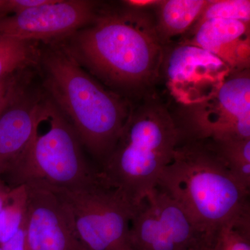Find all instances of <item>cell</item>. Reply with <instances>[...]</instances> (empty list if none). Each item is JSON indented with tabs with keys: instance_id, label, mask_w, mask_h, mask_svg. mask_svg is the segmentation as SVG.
<instances>
[{
	"instance_id": "13",
	"label": "cell",
	"mask_w": 250,
	"mask_h": 250,
	"mask_svg": "<svg viewBox=\"0 0 250 250\" xmlns=\"http://www.w3.org/2000/svg\"><path fill=\"white\" fill-rule=\"evenodd\" d=\"M41 100L27 98L17 88L0 116V177L27 151L35 129Z\"/></svg>"
},
{
	"instance_id": "11",
	"label": "cell",
	"mask_w": 250,
	"mask_h": 250,
	"mask_svg": "<svg viewBox=\"0 0 250 250\" xmlns=\"http://www.w3.org/2000/svg\"><path fill=\"white\" fill-rule=\"evenodd\" d=\"M24 185L27 195L25 228L30 250H87L58 195L44 184Z\"/></svg>"
},
{
	"instance_id": "23",
	"label": "cell",
	"mask_w": 250,
	"mask_h": 250,
	"mask_svg": "<svg viewBox=\"0 0 250 250\" xmlns=\"http://www.w3.org/2000/svg\"><path fill=\"white\" fill-rule=\"evenodd\" d=\"M16 83V81L12 75L0 79V103L4 100Z\"/></svg>"
},
{
	"instance_id": "17",
	"label": "cell",
	"mask_w": 250,
	"mask_h": 250,
	"mask_svg": "<svg viewBox=\"0 0 250 250\" xmlns=\"http://www.w3.org/2000/svg\"><path fill=\"white\" fill-rule=\"evenodd\" d=\"M26 186L12 188L0 212V244L10 239L22 225L27 208Z\"/></svg>"
},
{
	"instance_id": "19",
	"label": "cell",
	"mask_w": 250,
	"mask_h": 250,
	"mask_svg": "<svg viewBox=\"0 0 250 250\" xmlns=\"http://www.w3.org/2000/svg\"><path fill=\"white\" fill-rule=\"evenodd\" d=\"M233 20L250 22V0H208L196 23L208 20Z\"/></svg>"
},
{
	"instance_id": "24",
	"label": "cell",
	"mask_w": 250,
	"mask_h": 250,
	"mask_svg": "<svg viewBox=\"0 0 250 250\" xmlns=\"http://www.w3.org/2000/svg\"><path fill=\"white\" fill-rule=\"evenodd\" d=\"M11 190V188L5 183L4 180L0 177V212L1 211L5 204L7 202Z\"/></svg>"
},
{
	"instance_id": "3",
	"label": "cell",
	"mask_w": 250,
	"mask_h": 250,
	"mask_svg": "<svg viewBox=\"0 0 250 250\" xmlns=\"http://www.w3.org/2000/svg\"><path fill=\"white\" fill-rule=\"evenodd\" d=\"M180 143L173 115L149 94L131 107L114 147L98 169L99 179L136 207L157 187Z\"/></svg>"
},
{
	"instance_id": "20",
	"label": "cell",
	"mask_w": 250,
	"mask_h": 250,
	"mask_svg": "<svg viewBox=\"0 0 250 250\" xmlns=\"http://www.w3.org/2000/svg\"><path fill=\"white\" fill-rule=\"evenodd\" d=\"M3 250H31L28 244L25 228V217L17 232L7 241L0 244Z\"/></svg>"
},
{
	"instance_id": "28",
	"label": "cell",
	"mask_w": 250,
	"mask_h": 250,
	"mask_svg": "<svg viewBox=\"0 0 250 250\" xmlns=\"http://www.w3.org/2000/svg\"><path fill=\"white\" fill-rule=\"evenodd\" d=\"M0 250H3L2 249H1V246H0Z\"/></svg>"
},
{
	"instance_id": "7",
	"label": "cell",
	"mask_w": 250,
	"mask_h": 250,
	"mask_svg": "<svg viewBox=\"0 0 250 250\" xmlns=\"http://www.w3.org/2000/svg\"><path fill=\"white\" fill-rule=\"evenodd\" d=\"M174 117L184 141L250 139V70L230 73L211 98Z\"/></svg>"
},
{
	"instance_id": "21",
	"label": "cell",
	"mask_w": 250,
	"mask_h": 250,
	"mask_svg": "<svg viewBox=\"0 0 250 250\" xmlns=\"http://www.w3.org/2000/svg\"><path fill=\"white\" fill-rule=\"evenodd\" d=\"M53 0H7L8 13L19 14L52 2Z\"/></svg>"
},
{
	"instance_id": "5",
	"label": "cell",
	"mask_w": 250,
	"mask_h": 250,
	"mask_svg": "<svg viewBox=\"0 0 250 250\" xmlns=\"http://www.w3.org/2000/svg\"><path fill=\"white\" fill-rule=\"evenodd\" d=\"M70 122L52 101L41 100L30 144L1 179L11 188L29 183L77 188L98 180Z\"/></svg>"
},
{
	"instance_id": "6",
	"label": "cell",
	"mask_w": 250,
	"mask_h": 250,
	"mask_svg": "<svg viewBox=\"0 0 250 250\" xmlns=\"http://www.w3.org/2000/svg\"><path fill=\"white\" fill-rule=\"evenodd\" d=\"M45 185L63 202L85 249L129 250L128 236L136 207L121 192L100 179L77 188Z\"/></svg>"
},
{
	"instance_id": "25",
	"label": "cell",
	"mask_w": 250,
	"mask_h": 250,
	"mask_svg": "<svg viewBox=\"0 0 250 250\" xmlns=\"http://www.w3.org/2000/svg\"><path fill=\"white\" fill-rule=\"evenodd\" d=\"M18 86L16 84L13 86V88L10 90L9 93L6 95V98L4 99L2 102L0 103V116L2 114L3 112H4L5 108H6V106L9 104L10 101H11V99H12L13 97H14L15 93H16V90H17Z\"/></svg>"
},
{
	"instance_id": "18",
	"label": "cell",
	"mask_w": 250,
	"mask_h": 250,
	"mask_svg": "<svg viewBox=\"0 0 250 250\" xmlns=\"http://www.w3.org/2000/svg\"><path fill=\"white\" fill-rule=\"evenodd\" d=\"M210 247L212 250H250V219L220 228Z\"/></svg>"
},
{
	"instance_id": "10",
	"label": "cell",
	"mask_w": 250,
	"mask_h": 250,
	"mask_svg": "<svg viewBox=\"0 0 250 250\" xmlns=\"http://www.w3.org/2000/svg\"><path fill=\"white\" fill-rule=\"evenodd\" d=\"M97 14L93 1L53 0L39 7L0 18V38L47 40L90 25Z\"/></svg>"
},
{
	"instance_id": "16",
	"label": "cell",
	"mask_w": 250,
	"mask_h": 250,
	"mask_svg": "<svg viewBox=\"0 0 250 250\" xmlns=\"http://www.w3.org/2000/svg\"><path fill=\"white\" fill-rule=\"evenodd\" d=\"M36 58V48L31 41L0 38V79L12 75Z\"/></svg>"
},
{
	"instance_id": "8",
	"label": "cell",
	"mask_w": 250,
	"mask_h": 250,
	"mask_svg": "<svg viewBox=\"0 0 250 250\" xmlns=\"http://www.w3.org/2000/svg\"><path fill=\"white\" fill-rule=\"evenodd\" d=\"M207 244L209 242L183 207L160 188L135 208L129 250H198Z\"/></svg>"
},
{
	"instance_id": "12",
	"label": "cell",
	"mask_w": 250,
	"mask_h": 250,
	"mask_svg": "<svg viewBox=\"0 0 250 250\" xmlns=\"http://www.w3.org/2000/svg\"><path fill=\"white\" fill-rule=\"evenodd\" d=\"M179 42L210 52L232 72L250 70V22L220 19L202 21L194 24Z\"/></svg>"
},
{
	"instance_id": "22",
	"label": "cell",
	"mask_w": 250,
	"mask_h": 250,
	"mask_svg": "<svg viewBox=\"0 0 250 250\" xmlns=\"http://www.w3.org/2000/svg\"><path fill=\"white\" fill-rule=\"evenodd\" d=\"M161 0H126L123 4L139 9H152L160 3Z\"/></svg>"
},
{
	"instance_id": "15",
	"label": "cell",
	"mask_w": 250,
	"mask_h": 250,
	"mask_svg": "<svg viewBox=\"0 0 250 250\" xmlns=\"http://www.w3.org/2000/svg\"><path fill=\"white\" fill-rule=\"evenodd\" d=\"M210 141L233 175L250 190V139Z\"/></svg>"
},
{
	"instance_id": "27",
	"label": "cell",
	"mask_w": 250,
	"mask_h": 250,
	"mask_svg": "<svg viewBox=\"0 0 250 250\" xmlns=\"http://www.w3.org/2000/svg\"><path fill=\"white\" fill-rule=\"evenodd\" d=\"M198 250H212V249L210 245L207 244L205 245V246H202V248Z\"/></svg>"
},
{
	"instance_id": "2",
	"label": "cell",
	"mask_w": 250,
	"mask_h": 250,
	"mask_svg": "<svg viewBox=\"0 0 250 250\" xmlns=\"http://www.w3.org/2000/svg\"><path fill=\"white\" fill-rule=\"evenodd\" d=\"M157 187L183 207L210 245L225 225L250 219V190L233 175L210 140L180 143Z\"/></svg>"
},
{
	"instance_id": "1",
	"label": "cell",
	"mask_w": 250,
	"mask_h": 250,
	"mask_svg": "<svg viewBox=\"0 0 250 250\" xmlns=\"http://www.w3.org/2000/svg\"><path fill=\"white\" fill-rule=\"evenodd\" d=\"M123 4L99 11L77 33L75 47L82 62L107 84L142 99L152 93L160 78L164 47L150 9Z\"/></svg>"
},
{
	"instance_id": "14",
	"label": "cell",
	"mask_w": 250,
	"mask_h": 250,
	"mask_svg": "<svg viewBox=\"0 0 250 250\" xmlns=\"http://www.w3.org/2000/svg\"><path fill=\"white\" fill-rule=\"evenodd\" d=\"M208 0H161L155 10L156 34L164 47L187 34L200 18Z\"/></svg>"
},
{
	"instance_id": "4",
	"label": "cell",
	"mask_w": 250,
	"mask_h": 250,
	"mask_svg": "<svg viewBox=\"0 0 250 250\" xmlns=\"http://www.w3.org/2000/svg\"><path fill=\"white\" fill-rule=\"evenodd\" d=\"M42 64L52 102L100 167L119 138L131 104L88 75L65 49H49Z\"/></svg>"
},
{
	"instance_id": "9",
	"label": "cell",
	"mask_w": 250,
	"mask_h": 250,
	"mask_svg": "<svg viewBox=\"0 0 250 250\" xmlns=\"http://www.w3.org/2000/svg\"><path fill=\"white\" fill-rule=\"evenodd\" d=\"M231 72L223 61L200 47L180 42L164 47L161 76L181 106L211 98Z\"/></svg>"
},
{
	"instance_id": "26",
	"label": "cell",
	"mask_w": 250,
	"mask_h": 250,
	"mask_svg": "<svg viewBox=\"0 0 250 250\" xmlns=\"http://www.w3.org/2000/svg\"><path fill=\"white\" fill-rule=\"evenodd\" d=\"M8 13L7 0H0V18L6 16Z\"/></svg>"
}]
</instances>
